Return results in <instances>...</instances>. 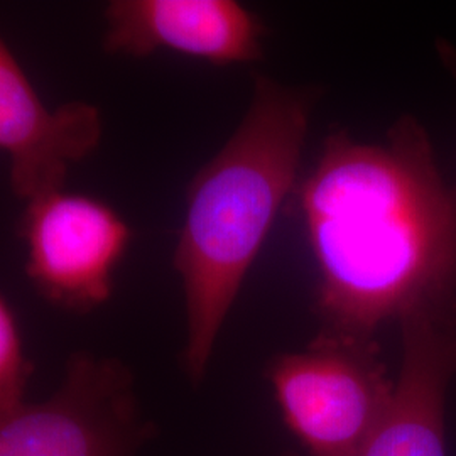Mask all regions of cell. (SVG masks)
I'll use <instances>...</instances> for the list:
<instances>
[{
  "mask_svg": "<svg viewBox=\"0 0 456 456\" xmlns=\"http://www.w3.org/2000/svg\"><path fill=\"white\" fill-rule=\"evenodd\" d=\"M387 412L355 456H446L444 409L456 375V294L406 311Z\"/></svg>",
  "mask_w": 456,
  "mask_h": 456,
  "instance_id": "8992f818",
  "label": "cell"
},
{
  "mask_svg": "<svg viewBox=\"0 0 456 456\" xmlns=\"http://www.w3.org/2000/svg\"><path fill=\"white\" fill-rule=\"evenodd\" d=\"M436 51L440 54L441 63L444 65V68L448 69V73L453 77V80L456 82V48L444 41V39H438L436 43Z\"/></svg>",
  "mask_w": 456,
  "mask_h": 456,
  "instance_id": "30bf717a",
  "label": "cell"
},
{
  "mask_svg": "<svg viewBox=\"0 0 456 456\" xmlns=\"http://www.w3.org/2000/svg\"><path fill=\"white\" fill-rule=\"evenodd\" d=\"M105 26V51L132 58L169 51L232 66L264 56L261 19L235 0H114Z\"/></svg>",
  "mask_w": 456,
  "mask_h": 456,
  "instance_id": "ba28073f",
  "label": "cell"
},
{
  "mask_svg": "<svg viewBox=\"0 0 456 456\" xmlns=\"http://www.w3.org/2000/svg\"><path fill=\"white\" fill-rule=\"evenodd\" d=\"M102 139V117L92 103L49 109L0 36V152L11 163V186L29 201L65 188L73 164Z\"/></svg>",
  "mask_w": 456,
  "mask_h": 456,
  "instance_id": "52a82bcc",
  "label": "cell"
},
{
  "mask_svg": "<svg viewBox=\"0 0 456 456\" xmlns=\"http://www.w3.org/2000/svg\"><path fill=\"white\" fill-rule=\"evenodd\" d=\"M267 379L284 421L308 456H355L394 394L377 340L318 333L271 362Z\"/></svg>",
  "mask_w": 456,
  "mask_h": 456,
  "instance_id": "3957f363",
  "label": "cell"
},
{
  "mask_svg": "<svg viewBox=\"0 0 456 456\" xmlns=\"http://www.w3.org/2000/svg\"><path fill=\"white\" fill-rule=\"evenodd\" d=\"M294 193L322 333L375 340L386 322L456 294V181L414 115L382 142L331 132Z\"/></svg>",
  "mask_w": 456,
  "mask_h": 456,
  "instance_id": "6da1fadb",
  "label": "cell"
},
{
  "mask_svg": "<svg viewBox=\"0 0 456 456\" xmlns=\"http://www.w3.org/2000/svg\"><path fill=\"white\" fill-rule=\"evenodd\" d=\"M31 375L16 311L0 293V416L26 403Z\"/></svg>",
  "mask_w": 456,
  "mask_h": 456,
  "instance_id": "9c48e42d",
  "label": "cell"
},
{
  "mask_svg": "<svg viewBox=\"0 0 456 456\" xmlns=\"http://www.w3.org/2000/svg\"><path fill=\"white\" fill-rule=\"evenodd\" d=\"M316 97L256 75L242 122L190 181L175 248L186 308L184 370L200 384L245 277L297 188Z\"/></svg>",
  "mask_w": 456,
  "mask_h": 456,
  "instance_id": "7a4b0ae2",
  "label": "cell"
},
{
  "mask_svg": "<svg viewBox=\"0 0 456 456\" xmlns=\"http://www.w3.org/2000/svg\"><path fill=\"white\" fill-rule=\"evenodd\" d=\"M19 237L37 294L53 306L90 313L114 294L132 228L107 201L61 188L28 201Z\"/></svg>",
  "mask_w": 456,
  "mask_h": 456,
  "instance_id": "5b68a950",
  "label": "cell"
},
{
  "mask_svg": "<svg viewBox=\"0 0 456 456\" xmlns=\"http://www.w3.org/2000/svg\"><path fill=\"white\" fill-rule=\"evenodd\" d=\"M151 435L129 367L78 352L49 399L0 416V456H137Z\"/></svg>",
  "mask_w": 456,
  "mask_h": 456,
  "instance_id": "277c9868",
  "label": "cell"
}]
</instances>
